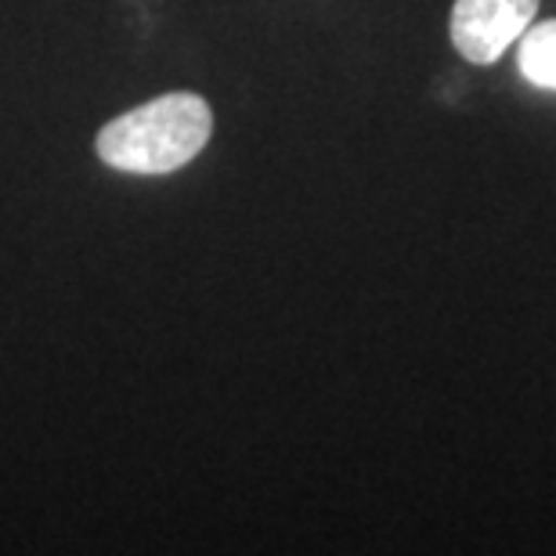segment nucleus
Returning a JSON list of instances; mask_svg holds the SVG:
<instances>
[{
	"mask_svg": "<svg viewBox=\"0 0 556 556\" xmlns=\"http://www.w3.org/2000/svg\"><path fill=\"white\" fill-rule=\"evenodd\" d=\"M539 15V0H455L452 43L466 62L492 65Z\"/></svg>",
	"mask_w": 556,
	"mask_h": 556,
	"instance_id": "obj_2",
	"label": "nucleus"
},
{
	"mask_svg": "<svg viewBox=\"0 0 556 556\" xmlns=\"http://www.w3.org/2000/svg\"><path fill=\"white\" fill-rule=\"evenodd\" d=\"M517 70L528 84L556 91V18L531 22L517 40Z\"/></svg>",
	"mask_w": 556,
	"mask_h": 556,
	"instance_id": "obj_3",
	"label": "nucleus"
},
{
	"mask_svg": "<svg viewBox=\"0 0 556 556\" xmlns=\"http://www.w3.org/2000/svg\"><path fill=\"white\" fill-rule=\"evenodd\" d=\"M210 105L199 94H163L116 116L98 135V155L124 174H170L206 149Z\"/></svg>",
	"mask_w": 556,
	"mask_h": 556,
	"instance_id": "obj_1",
	"label": "nucleus"
}]
</instances>
